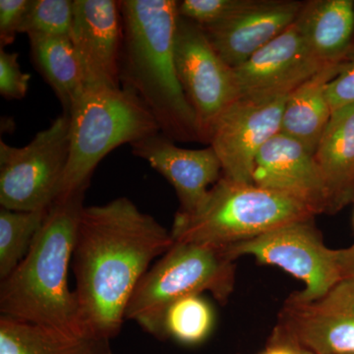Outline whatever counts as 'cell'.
Masks as SVG:
<instances>
[{
	"label": "cell",
	"mask_w": 354,
	"mask_h": 354,
	"mask_svg": "<svg viewBox=\"0 0 354 354\" xmlns=\"http://www.w3.org/2000/svg\"><path fill=\"white\" fill-rule=\"evenodd\" d=\"M174 244L171 232L127 197L84 207L72 270L88 334H120L133 293L153 260Z\"/></svg>",
	"instance_id": "6da1fadb"
},
{
	"label": "cell",
	"mask_w": 354,
	"mask_h": 354,
	"mask_svg": "<svg viewBox=\"0 0 354 354\" xmlns=\"http://www.w3.org/2000/svg\"><path fill=\"white\" fill-rule=\"evenodd\" d=\"M121 88L141 100L172 141L202 142L190 102L184 94L174 60L177 1L122 0Z\"/></svg>",
	"instance_id": "7a4b0ae2"
},
{
	"label": "cell",
	"mask_w": 354,
	"mask_h": 354,
	"mask_svg": "<svg viewBox=\"0 0 354 354\" xmlns=\"http://www.w3.org/2000/svg\"><path fill=\"white\" fill-rule=\"evenodd\" d=\"M85 193L62 195L51 205L29 252L0 283L2 317L92 335L84 326L75 290L68 285Z\"/></svg>",
	"instance_id": "3957f363"
},
{
	"label": "cell",
	"mask_w": 354,
	"mask_h": 354,
	"mask_svg": "<svg viewBox=\"0 0 354 354\" xmlns=\"http://www.w3.org/2000/svg\"><path fill=\"white\" fill-rule=\"evenodd\" d=\"M314 216L313 212L292 198L221 176L195 209L177 212L171 234L176 242L227 248Z\"/></svg>",
	"instance_id": "277c9868"
},
{
	"label": "cell",
	"mask_w": 354,
	"mask_h": 354,
	"mask_svg": "<svg viewBox=\"0 0 354 354\" xmlns=\"http://www.w3.org/2000/svg\"><path fill=\"white\" fill-rule=\"evenodd\" d=\"M69 116V158L59 196L87 190L95 167L114 149L160 132L151 111L127 88H85Z\"/></svg>",
	"instance_id": "5b68a950"
},
{
	"label": "cell",
	"mask_w": 354,
	"mask_h": 354,
	"mask_svg": "<svg viewBox=\"0 0 354 354\" xmlns=\"http://www.w3.org/2000/svg\"><path fill=\"white\" fill-rule=\"evenodd\" d=\"M234 261L225 247L174 241L137 286L125 319L164 339L165 311L176 300L209 292L227 304L234 290Z\"/></svg>",
	"instance_id": "8992f818"
},
{
	"label": "cell",
	"mask_w": 354,
	"mask_h": 354,
	"mask_svg": "<svg viewBox=\"0 0 354 354\" xmlns=\"http://www.w3.org/2000/svg\"><path fill=\"white\" fill-rule=\"evenodd\" d=\"M70 151V116L62 113L24 147L0 140V205L17 212L50 209L60 194Z\"/></svg>",
	"instance_id": "52a82bcc"
},
{
	"label": "cell",
	"mask_w": 354,
	"mask_h": 354,
	"mask_svg": "<svg viewBox=\"0 0 354 354\" xmlns=\"http://www.w3.org/2000/svg\"><path fill=\"white\" fill-rule=\"evenodd\" d=\"M310 220L286 223L266 234L227 247L234 260L252 256L260 264L274 266L299 279L304 290L293 293L300 301L323 299L341 283L339 249L324 243Z\"/></svg>",
	"instance_id": "ba28073f"
},
{
	"label": "cell",
	"mask_w": 354,
	"mask_h": 354,
	"mask_svg": "<svg viewBox=\"0 0 354 354\" xmlns=\"http://www.w3.org/2000/svg\"><path fill=\"white\" fill-rule=\"evenodd\" d=\"M177 75L196 114L203 143L216 118L236 100L234 68L213 48L201 26L178 15L174 34Z\"/></svg>",
	"instance_id": "9c48e42d"
},
{
	"label": "cell",
	"mask_w": 354,
	"mask_h": 354,
	"mask_svg": "<svg viewBox=\"0 0 354 354\" xmlns=\"http://www.w3.org/2000/svg\"><path fill=\"white\" fill-rule=\"evenodd\" d=\"M288 97L267 101L239 99L216 118L209 130L208 145L220 160L223 177L254 184L256 158L263 146L281 132Z\"/></svg>",
	"instance_id": "30bf717a"
},
{
	"label": "cell",
	"mask_w": 354,
	"mask_h": 354,
	"mask_svg": "<svg viewBox=\"0 0 354 354\" xmlns=\"http://www.w3.org/2000/svg\"><path fill=\"white\" fill-rule=\"evenodd\" d=\"M325 65L310 51L295 22L234 68L239 99L267 101L288 97Z\"/></svg>",
	"instance_id": "8fae6325"
},
{
	"label": "cell",
	"mask_w": 354,
	"mask_h": 354,
	"mask_svg": "<svg viewBox=\"0 0 354 354\" xmlns=\"http://www.w3.org/2000/svg\"><path fill=\"white\" fill-rule=\"evenodd\" d=\"M70 39L85 88H120L122 21L120 1L73 0Z\"/></svg>",
	"instance_id": "7c38bea8"
},
{
	"label": "cell",
	"mask_w": 354,
	"mask_h": 354,
	"mask_svg": "<svg viewBox=\"0 0 354 354\" xmlns=\"http://www.w3.org/2000/svg\"><path fill=\"white\" fill-rule=\"evenodd\" d=\"M253 183L297 200L315 216L328 214L327 189L315 153L283 133L261 149L254 165Z\"/></svg>",
	"instance_id": "4fadbf2b"
},
{
	"label": "cell",
	"mask_w": 354,
	"mask_h": 354,
	"mask_svg": "<svg viewBox=\"0 0 354 354\" xmlns=\"http://www.w3.org/2000/svg\"><path fill=\"white\" fill-rule=\"evenodd\" d=\"M272 337L313 354H354V302L330 297L304 302L291 295Z\"/></svg>",
	"instance_id": "5bb4252c"
},
{
	"label": "cell",
	"mask_w": 354,
	"mask_h": 354,
	"mask_svg": "<svg viewBox=\"0 0 354 354\" xmlns=\"http://www.w3.org/2000/svg\"><path fill=\"white\" fill-rule=\"evenodd\" d=\"M304 4L295 0H254L230 19L202 28L225 64L236 68L288 30Z\"/></svg>",
	"instance_id": "9a60e30c"
},
{
	"label": "cell",
	"mask_w": 354,
	"mask_h": 354,
	"mask_svg": "<svg viewBox=\"0 0 354 354\" xmlns=\"http://www.w3.org/2000/svg\"><path fill=\"white\" fill-rule=\"evenodd\" d=\"M132 153L145 160L171 184L178 197L179 213H190L208 194L223 174L218 156L211 146L189 150L158 132L131 144Z\"/></svg>",
	"instance_id": "2e32d148"
},
{
	"label": "cell",
	"mask_w": 354,
	"mask_h": 354,
	"mask_svg": "<svg viewBox=\"0 0 354 354\" xmlns=\"http://www.w3.org/2000/svg\"><path fill=\"white\" fill-rule=\"evenodd\" d=\"M315 157L333 215L354 202V104L333 111Z\"/></svg>",
	"instance_id": "e0dca14e"
},
{
	"label": "cell",
	"mask_w": 354,
	"mask_h": 354,
	"mask_svg": "<svg viewBox=\"0 0 354 354\" xmlns=\"http://www.w3.org/2000/svg\"><path fill=\"white\" fill-rule=\"evenodd\" d=\"M295 24L310 51L321 62H344L354 46V1L304 2Z\"/></svg>",
	"instance_id": "ac0fdd59"
},
{
	"label": "cell",
	"mask_w": 354,
	"mask_h": 354,
	"mask_svg": "<svg viewBox=\"0 0 354 354\" xmlns=\"http://www.w3.org/2000/svg\"><path fill=\"white\" fill-rule=\"evenodd\" d=\"M342 62L325 65L288 97L281 133L297 140L315 153L332 118L327 88L341 69Z\"/></svg>",
	"instance_id": "d6986e66"
},
{
	"label": "cell",
	"mask_w": 354,
	"mask_h": 354,
	"mask_svg": "<svg viewBox=\"0 0 354 354\" xmlns=\"http://www.w3.org/2000/svg\"><path fill=\"white\" fill-rule=\"evenodd\" d=\"M0 354H113L111 339L0 317Z\"/></svg>",
	"instance_id": "ffe728a7"
},
{
	"label": "cell",
	"mask_w": 354,
	"mask_h": 354,
	"mask_svg": "<svg viewBox=\"0 0 354 354\" xmlns=\"http://www.w3.org/2000/svg\"><path fill=\"white\" fill-rule=\"evenodd\" d=\"M28 39L35 68L57 95L64 113L69 115L85 88L82 70L71 39L44 35H30Z\"/></svg>",
	"instance_id": "44dd1931"
},
{
	"label": "cell",
	"mask_w": 354,
	"mask_h": 354,
	"mask_svg": "<svg viewBox=\"0 0 354 354\" xmlns=\"http://www.w3.org/2000/svg\"><path fill=\"white\" fill-rule=\"evenodd\" d=\"M48 209L17 212L0 209V279L14 271L29 252Z\"/></svg>",
	"instance_id": "7402d4cb"
},
{
	"label": "cell",
	"mask_w": 354,
	"mask_h": 354,
	"mask_svg": "<svg viewBox=\"0 0 354 354\" xmlns=\"http://www.w3.org/2000/svg\"><path fill=\"white\" fill-rule=\"evenodd\" d=\"M215 325L213 307L202 295H189L169 305L164 317V335L184 344H198Z\"/></svg>",
	"instance_id": "603a6c76"
},
{
	"label": "cell",
	"mask_w": 354,
	"mask_h": 354,
	"mask_svg": "<svg viewBox=\"0 0 354 354\" xmlns=\"http://www.w3.org/2000/svg\"><path fill=\"white\" fill-rule=\"evenodd\" d=\"M74 1L30 0L20 32L44 36L68 37L73 23Z\"/></svg>",
	"instance_id": "cb8c5ba5"
},
{
	"label": "cell",
	"mask_w": 354,
	"mask_h": 354,
	"mask_svg": "<svg viewBox=\"0 0 354 354\" xmlns=\"http://www.w3.org/2000/svg\"><path fill=\"white\" fill-rule=\"evenodd\" d=\"M254 0H183L177 1L180 17L208 27L230 19L253 3Z\"/></svg>",
	"instance_id": "d4e9b609"
},
{
	"label": "cell",
	"mask_w": 354,
	"mask_h": 354,
	"mask_svg": "<svg viewBox=\"0 0 354 354\" xmlns=\"http://www.w3.org/2000/svg\"><path fill=\"white\" fill-rule=\"evenodd\" d=\"M17 53L0 48V95L6 100H22L29 90L31 76L21 70Z\"/></svg>",
	"instance_id": "484cf974"
},
{
	"label": "cell",
	"mask_w": 354,
	"mask_h": 354,
	"mask_svg": "<svg viewBox=\"0 0 354 354\" xmlns=\"http://www.w3.org/2000/svg\"><path fill=\"white\" fill-rule=\"evenodd\" d=\"M327 94L333 111L354 104V46L342 62L337 75L328 85Z\"/></svg>",
	"instance_id": "4316f807"
},
{
	"label": "cell",
	"mask_w": 354,
	"mask_h": 354,
	"mask_svg": "<svg viewBox=\"0 0 354 354\" xmlns=\"http://www.w3.org/2000/svg\"><path fill=\"white\" fill-rule=\"evenodd\" d=\"M30 0H0V48L15 41Z\"/></svg>",
	"instance_id": "83f0119b"
},
{
	"label": "cell",
	"mask_w": 354,
	"mask_h": 354,
	"mask_svg": "<svg viewBox=\"0 0 354 354\" xmlns=\"http://www.w3.org/2000/svg\"><path fill=\"white\" fill-rule=\"evenodd\" d=\"M341 283L327 297L339 299L354 298V244L348 248L339 249Z\"/></svg>",
	"instance_id": "f1b7e54d"
},
{
	"label": "cell",
	"mask_w": 354,
	"mask_h": 354,
	"mask_svg": "<svg viewBox=\"0 0 354 354\" xmlns=\"http://www.w3.org/2000/svg\"><path fill=\"white\" fill-rule=\"evenodd\" d=\"M262 354H301V349L295 344L272 337V344Z\"/></svg>",
	"instance_id": "f546056e"
},
{
	"label": "cell",
	"mask_w": 354,
	"mask_h": 354,
	"mask_svg": "<svg viewBox=\"0 0 354 354\" xmlns=\"http://www.w3.org/2000/svg\"><path fill=\"white\" fill-rule=\"evenodd\" d=\"M300 349H301V354H313L312 353H310V351H305V349H302V348H300Z\"/></svg>",
	"instance_id": "4dcf8cb0"
},
{
	"label": "cell",
	"mask_w": 354,
	"mask_h": 354,
	"mask_svg": "<svg viewBox=\"0 0 354 354\" xmlns=\"http://www.w3.org/2000/svg\"><path fill=\"white\" fill-rule=\"evenodd\" d=\"M335 299H337V298H335ZM342 300H351V301L354 302V298H351V299H342Z\"/></svg>",
	"instance_id": "1f68e13d"
},
{
	"label": "cell",
	"mask_w": 354,
	"mask_h": 354,
	"mask_svg": "<svg viewBox=\"0 0 354 354\" xmlns=\"http://www.w3.org/2000/svg\"><path fill=\"white\" fill-rule=\"evenodd\" d=\"M353 225H354V214H353Z\"/></svg>",
	"instance_id": "d6a6232c"
}]
</instances>
